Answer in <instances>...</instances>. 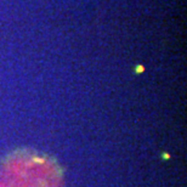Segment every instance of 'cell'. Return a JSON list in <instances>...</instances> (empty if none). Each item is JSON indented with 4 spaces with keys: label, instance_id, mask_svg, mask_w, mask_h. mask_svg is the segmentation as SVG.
I'll return each mask as SVG.
<instances>
[{
    "label": "cell",
    "instance_id": "6da1fadb",
    "mask_svg": "<svg viewBox=\"0 0 187 187\" xmlns=\"http://www.w3.org/2000/svg\"><path fill=\"white\" fill-rule=\"evenodd\" d=\"M0 187H64L63 171L46 153L18 148L0 163Z\"/></svg>",
    "mask_w": 187,
    "mask_h": 187
}]
</instances>
